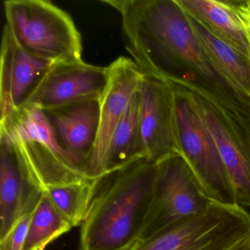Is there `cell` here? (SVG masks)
<instances>
[{
  "label": "cell",
  "mask_w": 250,
  "mask_h": 250,
  "mask_svg": "<svg viewBox=\"0 0 250 250\" xmlns=\"http://www.w3.org/2000/svg\"><path fill=\"white\" fill-rule=\"evenodd\" d=\"M33 212L21 218L9 233L0 241V250H23Z\"/></svg>",
  "instance_id": "20"
},
{
  "label": "cell",
  "mask_w": 250,
  "mask_h": 250,
  "mask_svg": "<svg viewBox=\"0 0 250 250\" xmlns=\"http://www.w3.org/2000/svg\"><path fill=\"white\" fill-rule=\"evenodd\" d=\"M45 249H46V247H42V248L40 250H45Z\"/></svg>",
  "instance_id": "21"
},
{
  "label": "cell",
  "mask_w": 250,
  "mask_h": 250,
  "mask_svg": "<svg viewBox=\"0 0 250 250\" xmlns=\"http://www.w3.org/2000/svg\"><path fill=\"white\" fill-rule=\"evenodd\" d=\"M187 89L217 145L233 185L237 203L250 207V115L223 107L209 98Z\"/></svg>",
  "instance_id": "8"
},
{
  "label": "cell",
  "mask_w": 250,
  "mask_h": 250,
  "mask_svg": "<svg viewBox=\"0 0 250 250\" xmlns=\"http://www.w3.org/2000/svg\"><path fill=\"white\" fill-rule=\"evenodd\" d=\"M188 15L250 61V0H176Z\"/></svg>",
  "instance_id": "15"
},
{
  "label": "cell",
  "mask_w": 250,
  "mask_h": 250,
  "mask_svg": "<svg viewBox=\"0 0 250 250\" xmlns=\"http://www.w3.org/2000/svg\"><path fill=\"white\" fill-rule=\"evenodd\" d=\"M71 228L44 191L33 212L23 250H40Z\"/></svg>",
  "instance_id": "19"
},
{
  "label": "cell",
  "mask_w": 250,
  "mask_h": 250,
  "mask_svg": "<svg viewBox=\"0 0 250 250\" xmlns=\"http://www.w3.org/2000/svg\"><path fill=\"white\" fill-rule=\"evenodd\" d=\"M169 83L175 93L178 153L189 165L205 192L212 200L225 205L238 204L233 185L217 145L192 96L184 86Z\"/></svg>",
  "instance_id": "6"
},
{
  "label": "cell",
  "mask_w": 250,
  "mask_h": 250,
  "mask_svg": "<svg viewBox=\"0 0 250 250\" xmlns=\"http://www.w3.org/2000/svg\"><path fill=\"white\" fill-rule=\"evenodd\" d=\"M212 201L180 153L165 158L157 162L153 199L140 240L204 213Z\"/></svg>",
  "instance_id": "7"
},
{
  "label": "cell",
  "mask_w": 250,
  "mask_h": 250,
  "mask_svg": "<svg viewBox=\"0 0 250 250\" xmlns=\"http://www.w3.org/2000/svg\"><path fill=\"white\" fill-rule=\"evenodd\" d=\"M108 82V67L90 65L83 60L53 63L23 106L46 109L84 99H101Z\"/></svg>",
  "instance_id": "10"
},
{
  "label": "cell",
  "mask_w": 250,
  "mask_h": 250,
  "mask_svg": "<svg viewBox=\"0 0 250 250\" xmlns=\"http://www.w3.org/2000/svg\"><path fill=\"white\" fill-rule=\"evenodd\" d=\"M52 64L24 50L5 24L0 58V121L24 105Z\"/></svg>",
  "instance_id": "14"
},
{
  "label": "cell",
  "mask_w": 250,
  "mask_h": 250,
  "mask_svg": "<svg viewBox=\"0 0 250 250\" xmlns=\"http://www.w3.org/2000/svg\"><path fill=\"white\" fill-rule=\"evenodd\" d=\"M108 68L109 82L101 98L97 140L84 168L86 176L91 179L100 178L106 172L108 150L114 131L145 75L133 60L125 57L115 60Z\"/></svg>",
  "instance_id": "9"
},
{
  "label": "cell",
  "mask_w": 250,
  "mask_h": 250,
  "mask_svg": "<svg viewBox=\"0 0 250 250\" xmlns=\"http://www.w3.org/2000/svg\"><path fill=\"white\" fill-rule=\"evenodd\" d=\"M246 250H250V246L248 247V248Z\"/></svg>",
  "instance_id": "22"
},
{
  "label": "cell",
  "mask_w": 250,
  "mask_h": 250,
  "mask_svg": "<svg viewBox=\"0 0 250 250\" xmlns=\"http://www.w3.org/2000/svg\"><path fill=\"white\" fill-rule=\"evenodd\" d=\"M42 110L58 143L84 172L99 134L101 99H84Z\"/></svg>",
  "instance_id": "13"
},
{
  "label": "cell",
  "mask_w": 250,
  "mask_h": 250,
  "mask_svg": "<svg viewBox=\"0 0 250 250\" xmlns=\"http://www.w3.org/2000/svg\"><path fill=\"white\" fill-rule=\"evenodd\" d=\"M6 25L20 46L51 63L81 61V34L71 17L49 1L4 2Z\"/></svg>",
  "instance_id": "3"
},
{
  "label": "cell",
  "mask_w": 250,
  "mask_h": 250,
  "mask_svg": "<svg viewBox=\"0 0 250 250\" xmlns=\"http://www.w3.org/2000/svg\"><path fill=\"white\" fill-rule=\"evenodd\" d=\"M102 2L121 14L125 48L144 74L181 84L250 116V96L216 66L176 0Z\"/></svg>",
  "instance_id": "1"
},
{
  "label": "cell",
  "mask_w": 250,
  "mask_h": 250,
  "mask_svg": "<svg viewBox=\"0 0 250 250\" xmlns=\"http://www.w3.org/2000/svg\"><path fill=\"white\" fill-rule=\"evenodd\" d=\"M44 191L12 143L0 134V241L34 211Z\"/></svg>",
  "instance_id": "12"
},
{
  "label": "cell",
  "mask_w": 250,
  "mask_h": 250,
  "mask_svg": "<svg viewBox=\"0 0 250 250\" xmlns=\"http://www.w3.org/2000/svg\"><path fill=\"white\" fill-rule=\"evenodd\" d=\"M0 134L17 149L46 188L87 178L58 143L42 109L23 106L0 121Z\"/></svg>",
  "instance_id": "4"
},
{
  "label": "cell",
  "mask_w": 250,
  "mask_h": 250,
  "mask_svg": "<svg viewBox=\"0 0 250 250\" xmlns=\"http://www.w3.org/2000/svg\"><path fill=\"white\" fill-rule=\"evenodd\" d=\"M250 246V213L239 205L213 200L204 213L140 240L129 250H246Z\"/></svg>",
  "instance_id": "5"
},
{
  "label": "cell",
  "mask_w": 250,
  "mask_h": 250,
  "mask_svg": "<svg viewBox=\"0 0 250 250\" xmlns=\"http://www.w3.org/2000/svg\"><path fill=\"white\" fill-rule=\"evenodd\" d=\"M140 93V126L146 157L158 162L178 153L172 86L162 79L145 74Z\"/></svg>",
  "instance_id": "11"
},
{
  "label": "cell",
  "mask_w": 250,
  "mask_h": 250,
  "mask_svg": "<svg viewBox=\"0 0 250 250\" xmlns=\"http://www.w3.org/2000/svg\"><path fill=\"white\" fill-rule=\"evenodd\" d=\"M98 179L83 181L45 188L52 203L71 227L81 226L94 195Z\"/></svg>",
  "instance_id": "18"
},
{
  "label": "cell",
  "mask_w": 250,
  "mask_h": 250,
  "mask_svg": "<svg viewBox=\"0 0 250 250\" xmlns=\"http://www.w3.org/2000/svg\"><path fill=\"white\" fill-rule=\"evenodd\" d=\"M157 162L144 157L99 178L81 225L80 250H129L140 239Z\"/></svg>",
  "instance_id": "2"
},
{
  "label": "cell",
  "mask_w": 250,
  "mask_h": 250,
  "mask_svg": "<svg viewBox=\"0 0 250 250\" xmlns=\"http://www.w3.org/2000/svg\"><path fill=\"white\" fill-rule=\"evenodd\" d=\"M188 16L196 35L216 66L236 88L250 96V61Z\"/></svg>",
  "instance_id": "17"
},
{
  "label": "cell",
  "mask_w": 250,
  "mask_h": 250,
  "mask_svg": "<svg viewBox=\"0 0 250 250\" xmlns=\"http://www.w3.org/2000/svg\"><path fill=\"white\" fill-rule=\"evenodd\" d=\"M140 109L139 88L131 97L126 111L114 131L108 150L105 173L146 157L140 126Z\"/></svg>",
  "instance_id": "16"
}]
</instances>
